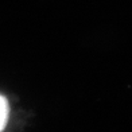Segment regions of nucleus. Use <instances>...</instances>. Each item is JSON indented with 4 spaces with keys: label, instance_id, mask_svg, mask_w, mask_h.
Instances as JSON below:
<instances>
[{
    "label": "nucleus",
    "instance_id": "obj_1",
    "mask_svg": "<svg viewBox=\"0 0 132 132\" xmlns=\"http://www.w3.org/2000/svg\"><path fill=\"white\" fill-rule=\"evenodd\" d=\"M7 119H8V104L7 100L0 96V131L4 128Z\"/></svg>",
    "mask_w": 132,
    "mask_h": 132
}]
</instances>
